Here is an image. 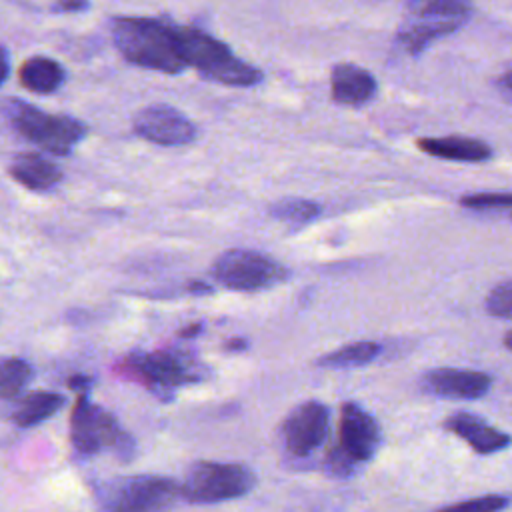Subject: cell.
I'll list each match as a JSON object with an SVG mask.
<instances>
[{
  "label": "cell",
  "instance_id": "obj_1",
  "mask_svg": "<svg viewBox=\"0 0 512 512\" xmlns=\"http://www.w3.org/2000/svg\"><path fill=\"white\" fill-rule=\"evenodd\" d=\"M112 38L120 54L140 68L166 74H180L186 68L176 26L154 18L122 16L112 20Z\"/></svg>",
  "mask_w": 512,
  "mask_h": 512
},
{
  "label": "cell",
  "instance_id": "obj_2",
  "mask_svg": "<svg viewBox=\"0 0 512 512\" xmlns=\"http://www.w3.org/2000/svg\"><path fill=\"white\" fill-rule=\"evenodd\" d=\"M176 38L182 60L194 66L206 78L228 86H254L262 80V72L244 60L236 58L232 50L194 26H176Z\"/></svg>",
  "mask_w": 512,
  "mask_h": 512
},
{
  "label": "cell",
  "instance_id": "obj_3",
  "mask_svg": "<svg viewBox=\"0 0 512 512\" xmlns=\"http://www.w3.org/2000/svg\"><path fill=\"white\" fill-rule=\"evenodd\" d=\"M472 14V0H408L398 30L400 46L418 56L434 40L462 28Z\"/></svg>",
  "mask_w": 512,
  "mask_h": 512
},
{
  "label": "cell",
  "instance_id": "obj_4",
  "mask_svg": "<svg viewBox=\"0 0 512 512\" xmlns=\"http://www.w3.org/2000/svg\"><path fill=\"white\" fill-rule=\"evenodd\" d=\"M124 370L162 400H168L176 388L206 378V368L180 350L134 352L124 360Z\"/></svg>",
  "mask_w": 512,
  "mask_h": 512
},
{
  "label": "cell",
  "instance_id": "obj_5",
  "mask_svg": "<svg viewBox=\"0 0 512 512\" xmlns=\"http://www.w3.org/2000/svg\"><path fill=\"white\" fill-rule=\"evenodd\" d=\"M256 486V474L238 462L200 460L186 468L180 496L192 504H218L240 498Z\"/></svg>",
  "mask_w": 512,
  "mask_h": 512
},
{
  "label": "cell",
  "instance_id": "obj_6",
  "mask_svg": "<svg viewBox=\"0 0 512 512\" xmlns=\"http://www.w3.org/2000/svg\"><path fill=\"white\" fill-rule=\"evenodd\" d=\"M70 440L74 448L84 456L110 450L118 458L130 460L136 454L134 438L110 412L92 404L86 394H80L72 408Z\"/></svg>",
  "mask_w": 512,
  "mask_h": 512
},
{
  "label": "cell",
  "instance_id": "obj_7",
  "mask_svg": "<svg viewBox=\"0 0 512 512\" xmlns=\"http://www.w3.org/2000/svg\"><path fill=\"white\" fill-rule=\"evenodd\" d=\"M178 498V484L156 474L114 478L98 492L102 512H170Z\"/></svg>",
  "mask_w": 512,
  "mask_h": 512
},
{
  "label": "cell",
  "instance_id": "obj_8",
  "mask_svg": "<svg viewBox=\"0 0 512 512\" xmlns=\"http://www.w3.org/2000/svg\"><path fill=\"white\" fill-rule=\"evenodd\" d=\"M212 276L228 290L260 292L284 282L288 270L266 254L234 248L216 258Z\"/></svg>",
  "mask_w": 512,
  "mask_h": 512
},
{
  "label": "cell",
  "instance_id": "obj_9",
  "mask_svg": "<svg viewBox=\"0 0 512 512\" xmlns=\"http://www.w3.org/2000/svg\"><path fill=\"white\" fill-rule=\"evenodd\" d=\"M12 124L26 140L52 154H68L86 134V126L80 120L48 114L28 104L16 106Z\"/></svg>",
  "mask_w": 512,
  "mask_h": 512
},
{
  "label": "cell",
  "instance_id": "obj_10",
  "mask_svg": "<svg viewBox=\"0 0 512 512\" xmlns=\"http://www.w3.org/2000/svg\"><path fill=\"white\" fill-rule=\"evenodd\" d=\"M330 414L328 408L316 400H308L290 410L280 426L284 446L296 454L306 456L314 452L328 434Z\"/></svg>",
  "mask_w": 512,
  "mask_h": 512
},
{
  "label": "cell",
  "instance_id": "obj_11",
  "mask_svg": "<svg viewBox=\"0 0 512 512\" xmlns=\"http://www.w3.org/2000/svg\"><path fill=\"white\" fill-rule=\"evenodd\" d=\"M134 130L160 146H184L196 138V126L168 104H150L134 116Z\"/></svg>",
  "mask_w": 512,
  "mask_h": 512
},
{
  "label": "cell",
  "instance_id": "obj_12",
  "mask_svg": "<svg viewBox=\"0 0 512 512\" xmlns=\"http://www.w3.org/2000/svg\"><path fill=\"white\" fill-rule=\"evenodd\" d=\"M382 434L372 414L354 402H344L340 410V442L338 446L356 462L374 458L380 448Z\"/></svg>",
  "mask_w": 512,
  "mask_h": 512
},
{
  "label": "cell",
  "instance_id": "obj_13",
  "mask_svg": "<svg viewBox=\"0 0 512 512\" xmlns=\"http://www.w3.org/2000/svg\"><path fill=\"white\" fill-rule=\"evenodd\" d=\"M420 386L434 396L440 398H456V400H476L488 394L492 386V378L478 370H458V368H434L428 370Z\"/></svg>",
  "mask_w": 512,
  "mask_h": 512
},
{
  "label": "cell",
  "instance_id": "obj_14",
  "mask_svg": "<svg viewBox=\"0 0 512 512\" xmlns=\"http://www.w3.org/2000/svg\"><path fill=\"white\" fill-rule=\"evenodd\" d=\"M444 428L462 438L478 454H494L510 444V436L506 432L490 426L484 418L470 412H454L444 420Z\"/></svg>",
  "mask_w": 512,
  "mask_h": 512
},
{
  "label": "cell",
  "instance_id": "obj_15",
  "mask_svg": "<svg viewBox=\"0 0 512 512\" xmlns=\"http://www.w3.org/2000/svg\"><path fill=\"white\" fill-rule=\"evenodd\" d=\"M376 78L356 64H336L330 74L332 100L344 106H362L376 96Z\"/></svg>",
  "mask_w": 512,
  "mask_h": 512
},
{
  "label": "cell",
  "instance_id": "obj_16",
  "mask_svg": "<svg viewBox=\"0 0 512 512\" xmlns=\"http://www.w3.org/2000/svg\"><path fill=\"white\" fill-rule=\"evenodd\" d=\"M418 148L430 156L454 162H482L492 156V148L476 138L468 136H442V138H422Z\"/></svg>",
  "mask_w": 512,
  "mask_h": 512
},
{
  "label": "cell",
  "instance_id": "obj_17",
  "mask_svg": "<svg viewBox=\"0 0 512 512\" xmlns=\"http://www.w3.org/2000/svg\"><path fill=\"white\" fill-rule=\"evenodd\" d=\"M10 176L28 190L44 192L62 180L60 168L48 158L32 152L18 154L10 164Z\"/></svg>",
  "mask_w": 512,
  "mask_h": 512
},
{
  "label": "cell",
  "instance_id": "obj_18",
  "mask_svg": "<svg viewBox=\"0 0 512 512\" xmlns=\"http://www.w3.org/2000/svg\"><path fill=\"white\" fill-rule=\"evenodd\" d=\"M64 76V68L46 56L28 58L20 68V82L24 88L38 94H50L58 90L64 82Z\"/></svg>",
  "mask_w": 512,
  "mask_h": 512
},
{
  "label": "cell",
  "instance_id": "obj_19",
  "mask_svg": "<svg viewBox=\"0 0 512 512\" xmlns=\"http://www.w3.org/2000/svg\"><path fill=\"white\" fill-rule=\"evenodd\" d=\"M62 402H64V398L56 392H46V390L32 392L18 402V406L12 414V420L20 428H32V426L48 420L54 412H58Z\"/></svg>",
  "mask_w": 512,
  "mask_h": 512
},
{
  "label": "cell",
  "instance_id": "obj_20",
  "mask_svg": "<svg viewBox=\"0 0 512 512\" xmlns=\"http://www.w3.org/2000/svg\"><path fill=\"white\" fill-rule=\"evenodd\" d=\"M380 354V346L376 342H354V344H346L334 352H328L326 356H322L318 360L320 366L326 368H346V366H362L372 362L376 356Z\"/></svg>",
  "mask_w": 512,
  "mask_h": 512
},
{
  "label": "cell",
  "instance_id": "obj_21",
  "mask_svg": "<svg viewBox=\"0 0 512 512\" xmlns=\"http://www.w3.org/2000/svg\"><path fill=\"white\" fill-rule=\"evenodd\" d=\"M32 376V368L22 358L0 360V398L18 396Z\"/></svg>",
  "mask_w": 512,
  "mask_h": 512
},
{
  "label": "cell",
  "instance_id": "obj_22",
  "mask_svg": "<svg viewBox=\"0 0 512 512\" xmlns=\"http://www.w3.org/2000/svg\"><path fill=\"white\" fill-rule=\"evenodd\" d=\"M320 212V206L310 202V200H302V198H286L276 202L274 206H270V214L276 220H282L286 224L292 226H302L312 222Z\"/></svg>",
  "mask_w": 512,
  "mask_h": 512
},
{
  "label": "cell",
  "instance_id": "obj_23",
  "mask_svg": "<svg viewBox=\"0 0 512 512\" xmlns=\"http://www.w3.org/2000/svg\"><path fill=\"white\" fill-rule=\"evenodd\" d=\"M510 506L508 496L502 494H486L478 498H470L464 502H456L452 506H444L436 512H502Z\"/></svg>",
  "mask_w": 512,
  "mask_h": 512
},
{
  "label": "cell",
  "instance_id": "obj_24",
  "mask_svg": "<svg viewBox=\"0 0 512 512\" xmlns=\"http://www.w3.org/2000/svg\"><path fill=\"white\" fill-rule=\"evenodd\" d=\"M486 310L498 318H510L512 314V282L504 280L486 298Z\"/></svg>",
  "mask_w": 512,
  "mask_h": 512
},
{
  "label": "cell",
  "instance_id": "obj_25",
  "mask_svg": "<svg viewBox=\"0 0 512 512\" xmlns=\"http://www.w3.org/2000/svg\"><path fill=\"white\" fill-rule=\"evenodd\" d=\"M512 196L508 192L496 194V192H482V194H472L462 198V206L470 210H498V208H510Z\"/></svg>",
  "mask_w": 512,
  "mask_h": 512
},
{
  "label": "cell",
  "instance_id": "obj_26",
  "mask_svg": "<svg viewBox=\"0 0 512 512\" xmlns=\"http://www.w3.org/2000/svg\"><path fill=\"white\" fill-rule=\"evenodd\" d=\"M328 468L334 476H350L356 468V460L352 456H348L340 446H334L328 454Z\"/></svg>",
  "mask_w": 512,
  "mask_h": 512
},
{
  "label": "cell",
  "instance_id": "obj_27",
  "mask_svg": "<svg viewBox=\"0 0 512 512\" xmlns=\"http://www.w3.org/2000/svg\"><path fill=\"white\" fill-rule=\"evenodd\" d=\"M56 8L62 12H78L88 8V0H56Z\"/></svg>",
  "mask_w": 512,
  "mask_h": 512
},
{
  "label": "cell",
  "instance_id": "obj_28",
  "mask_svg": "<svg viewBox=\"0 0 512 512\" xmlns=\"http://www.w3.org/2000/svg\"><path fill=\"white\" fill-rule=\"evenodd\" d=\"M10 74V62H8V52L4 48H0V86L6 82Z\"/></svg>",
  "mask_w": 512,
  "mask_h": 512
},
{
  "label": "cell",
  "instance_id": "obj_29",
  "mask_svg": "<svg viewBox=\"0 0 512 512\" xmlns=\"http://www.w3.org/2000/svg\"><path fill=\"white\" fill-rule=\"evenodd\" d=\"M226 348H228V350H244V348H246V340H242V338H232V340L226 342Z\"/></svg>",
  "mask_w": 512,
  "mask_h": 512
},
{
  "label": "cell",
  "instance_id": "obj_30",
  "mask_svg": "<svg viewBox=\"0 0 512 512\" xmlns=\"http://www.w3.org/2000/svg\"><path fill=\"white\" fill-rule=\"evenodd\" d=\"M200 328H202V324H194V326H188L186 330H182V332H180V336H184V338H190V336L198 334V332H200Z\"/></svg>",
  "mask_w": 512,
  "mask_h": 512
}]
</instances>
